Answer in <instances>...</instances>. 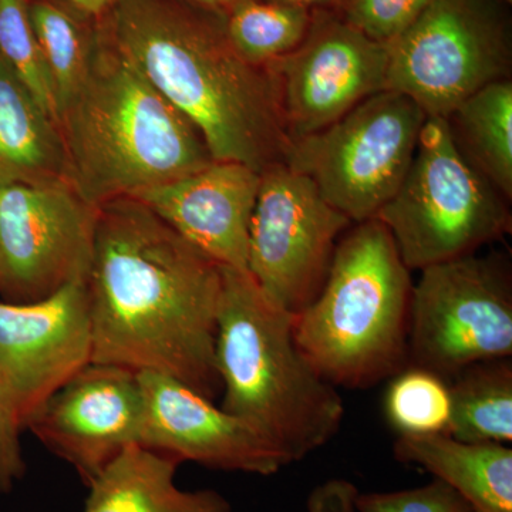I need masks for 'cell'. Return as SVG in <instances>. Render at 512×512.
Instances as JSON below:
<instances>
[{
    "label": "cell",
    "instance_id": "obj_1",
    "mask_svg": "<svg viewBox=\"0 0 512 512\" xmlns=\"http://www.w3.org/2000/svg\"><path fill=\"white\" fill-rule=\"evenodd\" d=\"M92 363L173 377L214 402L222 266L137 198L97 207L86 278Z\"/></svg>",
    "mask_w": 512,
    "mask_h": 512
},
{
    "label": "cell",
    "instance_id": "obj_2",
    "mask_svg": "<svg viewBox=\"0 0 512 512\" xmlns=\"http://www.w3.org/2000/svg\"><path fill=\"white\" fill-rule=\"evenodd\" d=\"M101 28L194 124L214 161L262 173L292 147L274 77L238 55L224 18L185 0H119Z\"/></svg>",
    "mask_w": 512,
    "mask_h": 512
},
{
    "label": "cell",
    "instance_id": "obj_3",
    "mask_svg": "<svg viewBox=\"0 0 512 512\" xmlns=\"http://www.w3.org/2000/svg\"><path fill=\"white\" fill-rule=\"evenodd\" d=\"M67 177L93 207L214 161L198 128L158 93L97 20L89 72L59 113Z\"/></svg>",
    "mask_w": 512,
    "mask_h": 512
},
{
    "label": "cell",
    "instance_id": "obj_4",
    "mask_svg": "<svg viewBox=\"0 0 512 512\" xmlns=\"http://www.w3.org/2000/svg\"><path fill=\"white\" fill-rule=\"evenodd\" d=\"M293 319L265 298L247 271L222 266L215 338L221 409L288 466L325 447L345 417L338 387L296 345Z\"/></svg>",
    "mask_w": 512,
    "mask_h": 512
},
{
    "label": "cell",
    "instance_id": "obj_5",
    "mask_svg": "<svg viewBox=\"0 0 512 512\" xmlns=\"http://www.w3.org/2000/svg\"><path fill=\"white\" fill-rule=\"evenodd\" d=\"M410 272L376 218L342 235L325 284L293 319L296 345L323 379L369 389L409 366Z\"/></svg>",
    "mask_w": 512,
    "mask_h": 512
},
{
    "label": "cell",
    "instance_id": "obj_6",
    "mask_svg": "<svg viewBox=\"0 0 512 512\" xmlns=\"http://www.w3.org/2000/svg\"><path fill=\"white\" fill-rule=\"evenodd\" d=\"M510 204L458 153L446 119L427 117L402 185L375 218L404 265L421 271L507 237Z\"/></svg>",
    "mask_w": 512,
    "mask_h": 512
},
{
    "label": "cell",
    "instance_id": "obj_7",
    "mask_svg": "<svg viewBox=\"0 0 512 512\" xmlns=\"http://www.w3.org/2000/svg\"><path fill=\"white\" fill-rule=\"evenodd\" d=\"M508 8L501 0H437L387 45L386 90L447 119L478 90L511 79Z\"/></svg>",
    "mask_w": 512,
    "mask_h": 512
},
{
    "label": "cell",
    "instance_id": "obj_8",
    "mask_svg": "<svg viewBox=\"0 0 512 512\" xmlns=\"http://www.w3.org/2000/svg\"><path fill=\"white\" fill-rule=\"evenodd\" d=\"M426 119L412 99L383 90L293 141L285 164L353 224L373 220L402 185Z\"/></svg>",
    "mask_w": 512,
    "mask_h": 512
},
{
    "label": "cell",
    "instance_id": "obj_9",
    "mask_svg": "<svg viewBox=\"0 0 512 512\" xmlns=\"http://www.w3.org/2000/svg\"><path fill=\"white\" fill-rule=\"evenodd\" d=\"M410 301L409 366L448 380L474 363L511 359L512 269L504 252L421 269Z\"/></svg>",
    "mask_w": 512,
    "mask_h": 512
},
{
    "label": "cell",
    "instance_id": "obj_10",
    "mask_svg": "<svg viewBox=\"0 0 512 512\" xmlns=\"http://www.w3.org/2000/svg\"><path fill=\"white\" fill-rule=\"evenodd\" d=\"M353 222L284 163L261 173L247 272L266 299L298 315L325 284L339 239Z\"/></svg>",
    "mask_w": 512,
    "mask_h": 512
},
{
    "label": "cell",
    "instance_id": "obj_11",
    "mask_svg": "<svg viewBox=\"0 0 512 512\" xmlns=\"http://www.w3.org/2000/svg\"><path fill=\"white\" fill-rule=\"evenodd\" d=\"M96 217L69 180L0 187V301L37 302L86 279Z\"/></svg>",
    "mask_w": 512,
    "mask_h": 512
},
{
    "label": "cell",
    "instance_id": "obj_12",
    "mask_svg": "<svg viewBox=\"0 0 512 512\" xmlns=\"http://www.w3.org/2000/svg\"><path fill=\"white\" fill-rule=\"evenodd\" d=\"M387 67V45L350 25L339 10H313L301 45L266 64L292 143L386 90Z\"/></svg>",
    "mask_w": 512,
    "mask_h": 512
},
{
    "label": "cell",
    "instance_id": "obj_13",
    "mask_svg": "<svg viewBox=\"0 0 512 512\" xmlns=\"http://www.w3.org/2000/svg\"><path fill=\"white\" fill-rule=\"evenodd\" d=\"M144 410L137 372L90 363L46 400L25 430L89 487L121 451L140 446Z\"/></svg>",
    "mask_w": 512,
    "mask_h": 512
},
{
    "label": "cell",
    "instance_id": "obj_14",
    "mask_svg": "<svg viewBox=\"0 0 512 512\" xmlns=\"http://www.w3.org/2000/svg\"><path fill=\"white\" fill-rule=\"evenodd\" d=\"M86 279L32 303L0 301V372L23 430L64 383L92 363Z\"/></svg>",
    "mask_w": 512,
    "mask_h": 512
},
{
    "label": "cell",
    "instance_id": "obj_15",
    "mask_svg": "<svg viewBox=\"0 0 512 512\" xmlns=\"http://www.w3.org/2000/svg\"><path fill=\"white\" fill-rule=\"evenodd\" d=\"M144 394L140 446L183 464L272 476L288 463L247 424L214 402L158 373H138Z\"/></svg>",
    "mask_w": 512,
    "mask_h": 512
},
{
    "label": "cell",
    "instance_id": "obj_16",
    "mask_svg": "<svg viewBox=\"0 0 512 512\" xmlns=\"http://www.w3.org/2000/svg\"><path fill=\"white\" fill-rule=\"evenodd\" d=\"M259 184L261 173L248 165L212 161L134 198L217 264L247 271L249 228Z\"/></svg>",
    "mask_w": 512,
    "mask_h": 512
},
{
    "label": "cell",
    "instance_id": "obj_17",
    "mask_svg": "<svg viewBox=\"0 0 512 512\" xmlns=\"http://www.w3.org/2000/svg\"><path fill=\"white\" fill-rule=\"evenodd\" d=\"M180 466L138 444L127 447L87 487L83 512H232L218 491L178 488Z\"/></svg>",
    "mask_w": 512,
    "mask_h": 512
},
{
    "label": "cell",
    "instance_id": "obj_18",
    "mask_svg": "<svg viewBox=\"0 0 512 512\" xmlns=\"http://www.w3.org/2000/svg\"><path fill=\"white\" fill-rule=\"evenodd\" d=\"M394 458L419 466L453 487L473 512H512V448L464 443L448 434L399 436Z\"/></svg>",
    "mask_w": 512,
    "mask_h": 512
},
{
    "label": "cell",
    "instance_id": "obj_19",
    "mask_svg": "<svg viewBox=\"0 0 512 512\" xmlns=\"http://www.w3.org/2000/svg\"><path fill=\"white\" fill-rule=\"evenodd\" d=\"M69 180L59 124L0 57V187Z\"/></svg>",
    "mask_w": 512,
    "mask_h": 512
},
{
    "label": "cell",
    "instance_id": "obj_20",
    "mask_svg": "<svg viewBox=\"0 0 512 512\" xmlns=\"http://www.w3.org/2000/svg\"><path fill=\"white\" fill-rule=\"evenodd\" d=\"M446 121L458 153L511 202L512 80L478 90Z\"/></svg>",
    "mask_w": 512,
    "mask_h": 512
},
{
    "label": "cell",
    "instance_id": "obj_21",
    "mask_svg": "<svg viewBox=\"0 0 512 512\" xmlns=\"http://www.w3.org/2000/svg\"><path fill=\"white\" fill-rule=\"evenodd\" d=\"M448 436L464 443H512L511 359L474 363L448 380Z\"/></svg>",
    "mask_w": 512,
    "mask_h": 512
},
{
    "label": "cell",
    "instance_id": "obj_22",
    "mask_svg": "<svg viewBox=\"0 0 512 512\" xmlns=\"http://www.w3.org/2000/svg\"><path fill=\"white\" fill-rule=\"evenodd\" d=\"M29 13L55 86L60 113L89 72L97 19L64 0H29Z\"/></svg>",
    "mask_w": 512,
    "mask_h": 512
},
{
    "label": "cell",
    "instance_id": "obj_23",
    "mask_svg": "<svg viewBox=\"0 0 512 512\" xmlns=\"http://www.w3.org/2000/svg\"><path fill=\"white\" fill-rule=\"evenodd\" d=\"M312 13L272 0H245L225 16V33L239 56L266 66L301 45Z\"/></svg>",
    "mask_w": 512,
    "mask_h": 512
},
{
    "label": "cell",
    "instance_id": "obj_24",
    "mask_svg": "<svg viewBox=\"0 0 512 512\" xmlns=\"http://www.w3.org/2000/svg\"><path fill=\"white\" fill-rule=\"evenodd\" d=\"M383 410L397 437L447 434L451 414L448 382L430 370L407 366L390 379Z\"/></svg>",
    "mask_w": 512,
    "mask_h": 512
},
{
    "label": "cell",
    "instance_id": "obj_25",
    "mask_svg": "<svg viewBox=\"0 0 512 512\" xmlns=\"http://www.w3.org/2000/svg\"><path fill=\"white\" fill-rule=\"evenodd\" d=\"M0 57L59 124L55 86L30 20L29 0H0Z\"/></svg>",
    "mask_w": 512,
    "mask_h": 512
},
{
    "label": "cell",
    "instance_id": "obj_26",
    "mask_svg": "<svg viewBox=\"0 0 512 512\" xmlns=\"http://www.w3.org/2000/svg\"><path fill=\"white\" fill-rule=\"evenodd\" d=\"M437 0H348L339 10L346 22L383 45L406 32Z\"/></svg>",
    "mask_w": 512,
    "mask_h": 512
},
{
    "label": "cell",
    "instance_id": "obj_27",
    "mask_svg": "<svg viewBox=\"0 0 512 512\" xmlns=\"http://www.w3.org/2000/svg\"><path fill=\"white\" fill-rule=\"evenodd\" d=\"M355 510L359 512H473L460 494L434 478L430 484L412 490L390 493L357 494Z\"/></svg>",
    "mask_w": 512,
    "mask_h": 512
},
{
    "label": "cell",
    "instance_id": "obj_28",
    "mask_svg": "<svg viewBox=\"0 0 512 512\" xmlns=\"http://www.w3.org/2000/svg\"><path fill=\"white\" fill-rule=\"evenodd\" d=\"M20 421L15 397L0 372V494H8L26 476L25 458L20 446Z\"/></svg>",
    "mask_w": 512,
    "mask_h": 512
},
{
    "label": "cell",
    "instance_id": "obj_29",
    "mask_svg": "<svg viewBox=\"0 0 512 512\" xmlns=\"http://www.w3.org/2000/svg\"><path fill=\"white\" fill-rule=\"evenodd\" d=\"M359 490L346 480H330L319 485L308 498V512H355Z\"/></svg>",
    "mask_w": 512,
    "mask_h": 512
},
{
    "label": "cell",
    "instance_id": "obj_30",
    "mask_svg": "<svg viewBox=\"0 0 512 512\" xmlns=\"http://www.w3.org/2000/svg\"><path fill=\"white\" fill-rule=\"evenodd\" d=\"M74 8L82 10L93 19H101L114 8L119 0H64Z\"/></svg>",
    "mask_w": 512,
    "mask_h": 512
},
{
    "label": "cell",
    "instance_id": "obj_31",
    "mask_svg": "<svg viewBox=\"0 0 512 512\" xmlns=\"http://www.w3.org/2000/svg\"><path fill=\"white\" fill-rule=\"evenodd\" d=\"M185 2L225 18L231 10L237 8L245 0H185Z\"/></svg>",
    "mask_w": 512,
    "mask_h": 512
},
{
    "label": "cell",
    "instance_id": "obj_32",
    "mask_svg": "<svg viewBox=\"0 0 512 512\" xmlns=\"http://www.w3.org/2000/svg\"><path fill=\"white\" fill-rule=\"evenodd\" d=\"M306 10H340L348 0H272Z\"/></svg>",
    "mask_w": 512,
    "mask_h": 512
},
{
    "label": "cell",
    "instance_id": "obj_33",
    "mask_svg": "<svg viewBox=\"0 0 512 512\" xmlns=\"http://www.w3.org/2000/svg\"><path fill=\"white\" fill-rule=\"evenodd\" d=\"M501 2H504L505 5H508V6L512 5V0H501Z\"/></svg>",
    "mask_w": 512,
    "mask_h": 512
}]
</instances>
